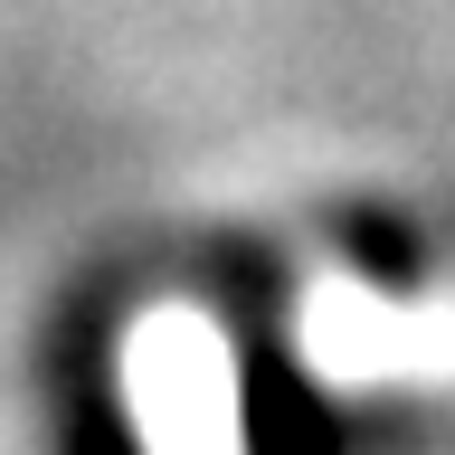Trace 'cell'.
I'll return each instance as SVG.
<instances>
[{
  "label": "cell",
  "mask_w": 455,
  "mask_h": 455,
  "mask_svg": "<svg viewBox=\"0 0 455 455\" xmlns=\"http://www.w3.org/2000/svg\"><path fill=\"white\" fill-rule=\"evenodd\" d=\"M323 351L341 370H446L455 361V313H379V304H332Z\"/></svg>",
  "instance_id": "1"
}]
</instances>
